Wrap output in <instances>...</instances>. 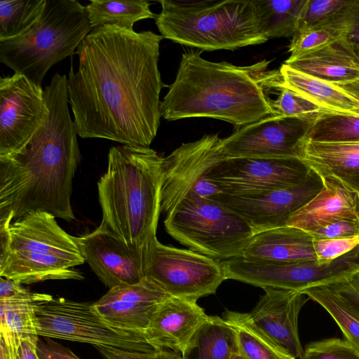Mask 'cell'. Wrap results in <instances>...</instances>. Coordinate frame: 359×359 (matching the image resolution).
<instances>
[{"label": "cell", "mask_w": 359, "mask_h": 359, "mask_svg": "<svg viewBox=\"0 0 359 359\" xmlns=\"http://www.w3.org/2000/svg\"><path fill=\"white\" fill-rule=\"evenodd\" d=\"M163 39L107 25L82 40L78 69L72 67L67 81L80 137L149 148L160 126V93L168 87L158 69Z\"/></svg>", "instance_id": "cell-1"}, {"label": "cell", "mask_w": 359, "mask_h": 359, "mask_svg": "<svg viewBox=\"0 0 359 359\" xmlns=\"http://www.w3.org/2000/svg\"><path fill=\"white\" fill-rule=\"evenodd\" d=\"M67 81L65 74L53 75L43 89L46 109L38 128L19 149L0 156V225L36 211L75 219L71 195L81 155Z\"/></svg>", "instance_id": "cell-2"}, {"label": "cell", "mask_w": 359, "mask_h": 359, "mask_svg": "<svg viewBox=\"0 0 359 359\" xmlns=\"http://www.w3.org/2000/svg\"><path fill=\"white\" fill-rule=\"evenodd\" d=\"M270 62L238 66L207 60L201 51L184 53L175 79L161 101V117L211 118L237 129L276 115L269 93L278 90L282 78L279 69H269Z\"/></svg>", "instance_id": "cell-3"}, {"label": "cell", "mask_w": 359, "mask_h": 359, "mask_svg": "<svg viewBox=\"0 0 359 359\" xmlns=\"http://www.w3.org/2000/svg\"><path fill=\"white\" fill-rule=\"evenodd\" d=\"M162 158L151 148L112 147L107 170L97 182L102 223L146 255L157 238Z\"/></svg>", "instance_id": "cell-4"}, {"label": "cell", "mask_w": 359, "mask_h": 359, "mask_svg": "<svg viewBox=\"0 0 359 359\" xmlns=\"http://www.w3.org/2000/svg\"><path fill=\"white\" fill-rule=\"evenodd\" d=\"M156 15L163 38L202 50H233L269 39L258 20L255 0H161Z\"/></svg>", "instance_id": "cell-5"}, {"label": "cell", "mask_w": 359, "mask_h": 359, "mask_svg": "<svg viewBox=\"0 0 359 359\" xmlns=\"http://www.w3.org/2000/svg\"><path fill=\"white\" fill-rule=\"evenodd\" d=\"M55 218L36 211L11 224L8 243L0 248V277L21 284L84 279L75 268L85 262L77 238L64 231Z\"/></svg>", "instance_id": "cell-6"}, {"label": "cell", "mask_w": 359, "mask_h": 359, "mask_svg": "<svg viewBox=\"0 0 359 359\" xmlns=\"http://www.w3.org/2000/svg\"><path fill=\"white\" fill-rule=\"evenodd\" d=\"M92 30L86 6L76 0H47L38 20L21 35L0 40V62L41 86L55 64L75 53Z\"/></svg>", "instance_id": "cell-7"}, {"label": "cell", "mask_w": 359, "mask_h": 359, "mask_svg": "<svg viewBox=\"0 0 359 359\" xmlns=\"http://www.w3.org/2000/svg\"><path fill=\"white\" fill-rule=\"evenodd\" d=\"M167 233L189 250L220 261L242 256L254 235L240 216L217 201L190 194L164 219Z\"/></svg>", "instance_id": "cell-8"}, {"label": "cell", "mask_w": 359, "mask_h": 359, "mask_svg": "<svg viewBox=\"0 0 359 359\" xmlns=\"http://www.w3.org/2000/svg\"><path fill=\"white\" fill-rule=\"evenodd\" d=\"M35 313L36 333L41 337L133 352L156 350L142 332L121 329L108 323L93 304L53 298L38 306Z\"/></svg>", "instance_id": "cell-9"}, {"label": "cell", "mask_w": 359, "mask_h": 359, "mask_svg": "<svg viewBox=\"0 0 359 359\" xmlns=\"http://www.w3.org/2000/svg\"><path fill=\"white\" fill-rule=\"evenodd\" d=\"M217 134L204 135L194 142L183 143L162 158L161 212L170 214L187 196L211 198L219 194L208 174L226 159Z\"/></svg>", "instance_id": "cell-10"}, {"label": "cell", "mask_w": 359, "mask_h": 359, "mask_svg": "<svg viewBox=\"0 0 359 359\" xmlns=\"http://www.w3.org/2000/svg\"><path fill=\"white\" fill-rule=\"evenodd\" d=\"M145 276L159 283L170 296L195 301L214 294L226 280L222 261L165 245L157 238L147 252Z\"/></svg>", "instance_id": "cell-11"}, {"label": "cell", "mask_w": 359, "mask_h": 359, "mask_svg": "<svg viewBox=\"0 0 359 359\" xmlns=\"http://www.w3.org/2000/svg\"><path fill=\"white\" fill-rule=\"evenodd\" d=\"M311 172L299 158H231L216 165L208 180L222 194L244 196L299 185Z\"/></svg>", "instance_id": "cell-12"}, {"label": "cell", "mask_w": 359, "mask_h": 359, "mask_svg": "<svg viewBox=\"0 0 359 359\" xmlns=\"http://www.w3.org/2000/svg\"><path fill=\"white\" fill-rule=\"evenodd\" d=\"M315 118L266 116L222 139V152L226 158H299L302 142Z\"/></svg>", "instance_id": "cell-13"}, {"label": "cell", "mask_w": 359, "mask_h": 359, "mask_svg": "<svg viewBox=\"0 0 359 359\" xmlns=\"http://www.w3.org/2000/svg\"><path fill=\"white\" fill-rule=\"evenodd\" d=\"M323 178L312 170L299 185L253 195L232 196L219 193L211 198L240 216L254 234L287 226L290 217L323 189Z\"/></svg>", "instance_id": "cell-14"}, {"label": "cell", "mask_w": 359, "mask_h": 359, "mask_svg": "<svg viewBox=\"0 0 359 359\" xmlns=\"http://www.w3.org/2000/svg\"><path fill=\"white\" fill-rule=\"evenodd\" d=\"M46 109L41 86L14 74L0 79V156L22 147L40 124Z\"/></svg>", "instance_id": "cell-15"}, {"label": "cell", "mask_w": 359, "mask_h": 359, "mask_svg": "<svg viewBox=\"0 0 359 359\" xmlns=\"http://www.w3.org/2000/svg\"><path fill=\"white\" fill-rule=\"evenodd\" d=\"M76 238L85 262L109 289L146 277V254L126 245L103 223Z\"/></svg>", "instance_id": "cell-16"}, {"label": "cell", "mask_w": 359, "mask_h": 359, "mask_svg": "<svg viewBox=\"0 0 359 359\" xmlns=\"http://www.w3.org/2000/svg\"><path fill=\"white\" fill-rule=\"evenodd\" d=\"M263 289L264 294L247 313L249 320L276 346L296 359H301L304 348L299 339L298 319L309 298L295 290L270 287Z\"/></svg>", "instance_id": "cell-17"}, {"label": "cell", "mask_w": 359, "mask_h": 359, "mask_svg": "<svg viewBox=\"0 0 359 359\" xmlns=\"http://www.w3.org/2000/svg\"><path fill=\"white\" fill-rule=\"evenodd\" d=\"M170 297L159 283L145 277L136 284L109 289L93 304L112 325L144 334L155 313Z\"/></svg>", "instance_id": "cell-18"}, {"label": "cell", "mask_w": 359, "mask_h": 359, "mask_svg": "<svg viewBox=\"0 0 359 359\" xmlns=\"http://www.w3.org/2000/svg\"><path fill=\"white\" fill-rule=\"evenodd\" d=\"M197 301L170 296L162 303L144 332L156 350L182 353L208 316Z\"/></svg>", "instance_id": "cell-19"}, {"label": "cell", "mask_w": 359, "mask_h": 359, "mask_svg": "<svg viewBox=\"0 0 359 359\" xmlns=\"http://www.w3.org/2000/svg\"><path fill=\"white\" fill-rule=\"evenodd\" d=\"M320 191L295 212L287 226L311 233L341 219L359 220V196L332 177H323Z\"/></svg>", "instance_id": "cell-20"}, {"label": "cell", "mask_w": 359, "mask_h": 359, "mask_svg": "<svg viewBox=\"0 0 359 359\" xmlns=\"http://www.w3.org/2000/svg\"><path fill=\"white\" fill-rule=\"evenodd\" d=\"M299 158L323 177H332L359 196V142L304 140Z\"/></svg>", "instance_id": "cell-21"}, {"label": "cell", "mask_w": 359, "mask_h": 359, "mask_svg": "<svg viewBox=\"0 0 359 359\" xmlns=\"http://www.w3.org/2000/svg\"><path fill=\"white\" fill-rule=\"evenodd\" d=\"M284 64L327 83L339 84L359 79V59L344 38Z\"/></svg>", "instance_id": "cell-22"}, {"label": "cell", "mask_w": 359, "mask_h": 359, "mask_svg": "<svg viewBox=\"0 0 359 359\" xmlns=\"http://www.w3.org/2000/svg\"><path fill=\"white\" fill-rule=\"evenodd\" d=\"M313 237L300 229L285 226L253 235L242 257L280 262L316 260Z\"/></svg>", "instance_id": "cell-23"}, {"label": "cell", "mask_w": 359, "mask_h": 359, "mask_svg": "<svg viewBox=\"0 0 359 359\" xmlns=\"http://www.w3.org/2000/svg\"><path fill=\"white\" fill-rule=\"evenodd\" d=\"M53 298L27 289L13 298L0 301V336L10 348L16 351L22 339L39 341L35 311Z\"/></svg>", "instance_id": "cell-24"}, {"label": "cell", "mask_w": 359, "mask_h": 359, "mask_svg": "<svg viewBox=\"0 0 359 359\" xmlns=\"http://www.w3.org/2000/svg\"><path fill=\"white\" fill-rule=\"evenodd\" d=\"M279 71L282 81L278 88H289L324 111L359 116V101L335 84L296 71L284 63Z\"/></svg>", "instance_id": "cell-25"}, {"label": "cell", "mask_w": 359, "mask_h": 359, "mask_svg": "<svg viewBox=\"0 0 359 359\" xmlns=\"http://www.w3.org/2000/svg\"><path fill=\"white\" fill-rule=\"evenodd\" d=\"M239 351L235 329L223 318L209 316L182 353V359H231Z\"/></svg>", "instance_id": "cell-26"}, {"label": "cell", "mask_w": 359, "mask_h": 359, "mask_svg": "<svg viewBox=\"0 0 359 359\" xmlns=\"http://www.w3.org/2000/svg\"><path fill=\"white\" fill-rule=\"evenodd\" d=\"M86 9L92 29L110 25L133 31L137 21L156 17L149 2L144 0H91Z\"/></svg>", "instance_id": "cell-27"}, {"label": "cell", "mask_w": 359, "mask_h": 359, "mask_svg": "<svg viewBox=\"0 0 359 359\" xmlns=\"http://www.w3.org/2000/svg\"><path fill=\"white\" fill-rule=\"evenodd\" d=\"M306 0H255L262 30L268 39L293 36Z\"/></svg>", "instance_id": "cell-28"}, {"label": "cell", "mask_w": 359, "mask_h": 359, "mask_svg": "<svg viewBox=\"0 0 359 359\" xmlns=\"http://www.w3.org/2000/svg\"><path fill=\"white\" fill-rule=\"evenodd\" d=\"M222 318L235 329L238 349L245 359H296L264 335L246 313L225 310Z\"/></svg>", "instance_id": "cell-29"}, {"label": "cell", "mask_w": 359, "mask_h": 359, "mask_svg": "<svg viewBox=\"0 0 359 359\" xmlns=\"http://www.w3.org/2000/svg\"><path fill=\"white\" fill-rule=\"evenodd\" d=\"M302 292L328 313L345 339L359 351V311L330 285L308 288Z\"/></svg>", "instance_id": "cell-30"}, {"label": "cell", "mask_w": 359, "mask_h": 359, "mask_svg": "<svg viewBox=\"0 0 359 359\" xmlns=\"http://www.w3.org/2000/svg\"><path fill=\"white\" fill-rule=\"evenodd\" d=\"M316 142H359V116L322 111L304 138Z\"/></svg>", "instance_id": "cell-31"}, {"label": "cell", "mask_w": 359, "mask_h": 359, "mask_svg": "<svg viewBox=\"0 0 359 359\" xmlns=\"http://www.w3.org/2000/svg\"><path fill=\"white\" fill-rule=\"evenodd\" d=\"M47 0H1L0 40L18 36L41 15Z\"/></svg>", "instance_id": "cell-32"}, {"label": "cell", "mask_w": 359, "mask_h": 359, "mask_svg": "<svg viewBox=\"0 0 359 359\" xmlns=\"http://www.w3.org/2000/svg\"><path fill=\"white\" fill-rule=\"evenodd\" d=\"M354 2L355 0H306L297 31L326 26L346 28V21Z\"/></svg>", "instance_id": "cell-33"}, {"label": "cell", "mask_w": 359, "mask_h": 359, "mask_svg": "<svg viewBox=\"0 0 359 359\" xmlns=\"http://www.w3.org/2000/svg\"><path fill=\"white\" fill-rule=\"evenodd\" d=\"M345 29L341 27L326 26L297 31L292 37L288 58L306 54L341 39Z\"/></svg>", "instance_id": "cell-34"}, {"label": "cell", "mask_w": 359, "mask_h": 359, "mask_svg": "<svg viewBox=\"0 0 359 359\" xmlns=\"http://www.w3.org/2000/svg\"><path fill=\"white\" fill-rule=\"evenodd\" d=\"M278 91V97L271 101L276 115L315 118L324 111L311 100L289 88L280 87Z\"/></svg>", "instance_id": "cell-35"}, {"label": "cell", "mask_w": 359, "mask_h": 359, "mask_svg": "<svg viewBox=\"0 0 359 359\" xmlns=\"http://www.w3.org/2000/svg\"><path fill=\"white\" fill-rule=\"evenodd\" d=\"M301 359H359V351L345 339L325 338L308 343Z\"/></svg>", "instance_id": "cell-36"}, {"label": "cell", "mask_w": 359, "mask_h": 359, "mask_svg": "<svg viewBox=\"0 0 359 359\" xmlns=\"http://www.w3.org/2000/svg\"><path fill=\"white\" fill-rule=\"evenodd\" d=\"M359 246V236L343 238L313 240L317 260L329 262L351 252Z\"/></svg>", "instance_id": "cell-37"}, {"label": "cell", "mask_w": 359, "mask_h": 359, "mask_svg": "<svg viewBox=\"0 0 359 359\" xmlns=\"http://www.w3.org/2000/svg\"><path fill=\"white\" fill-rule=\"evenodd\" d=\"M313 238H343L359 236V220L341 219L309 233Z\"/></svg>", "instance_id": "cell-38"}, {"label": "cell", "mask_w": 359, "mask_h": 359, "mask_svg": "<svg viewBox=\"0 0 359 359\" xmlns=\"http://www.w3.org/2000/svg\"><path fill=\"white\" fill-rule=\"evenodd\" d=\"M105 359H182V355L168 348L149 353L133 352L112 348L97 347Z\"/></svg>", "instance_id": "cell-39"}, {"label": "cell", "mask_w": 359, "mask_h": 359, "mask_svg": "<svg viewBox=\"0 0 359 359\" xmlns=\"http://www.w3.org/2000/svg\"><path fill=\"white\" fill-rule=\"evenodd\" d=\"M37 352L40 359H81L69 348L48 337L39 339Z\"/></svg>", "instance_id": "cell-40"}, {"label": "cell", "mask_w": 359, "mask_h": 359, "mask_svg": "<svg viewBox=\"0 0 359 359\" xmlns=\"http://www.w3.org/2000/svg\"><path fill=\"white\" fill-rule=\"evenodd\" d=\"M343 38L359 59V0L351 8Z\"/></svg>", "instance_id": "cell-41"}, {"label": "cell", "mask_w": 359, "mask_h": 359, "mask_svg": "<svg viewBox=\"0 0 359 359\" xmlns=\"http://www.w3.org/2000/svg\"><path fill=\"white\" fill-rule=\"evenodd\" d=\"M330 285L359 311V271Z\"/></svg>", "instance_id": "cell-42"}, {"label": "cell", "mask_w": 359, "mask_h": 359, "mask_svg": "<svg viewBox=\"0 0 359 359\" xmlns=\"http://www.w3.org/2000/svg\"><path fill=\"white\" fill-rule=\"evenodd\" d=\"M27 288L22 284L13 280L0 277V301L13 298L22 292Z\"/></svg>", "instance_id": "cell-43"}, {"label": "cell", "mask_w": 359, "mask_h": 359, "mask_svg": "<svg viewBox=\"0 0 359 359\" xmlns=\"http://www.w3.org/2000/svg\"><path fill=\"white\" fill-rule=\"evenodd\" d=\"M37 342L32 339H22L14 355V359H40L37 352Z\"/></svg>", "instance_id": "cell-44"}, {"label": "cell", "mask_w": 359, "mask_h": 359, "mask_svg": "<svg viewBox=\"0 0 359 359\" xmlns=\"http://www.w3.org/2000/svg\"><path fill=\"white\" fill-rule=\"evenodd\" d=\"M335 85L359 101V79Z\"/></svg>", "instance_id": "cell-45"}, {"label": "cell", "mask_w": 359, "mask_h": 359, "mask_svg": "<svg viewBox=\"0 0 359 359\" xmlns=\"http://www.w3.org/2000/svg\"><path fill=\"white\" fill-rule=\"evenodd\" d=\"M15 353L8 346L4 338L0 336V359H14Z\"/></svg>", "instance_id": "cell-46"}, {"label": "cell", "mask_w": 359, "mask_h": 359, "mask_svg": "<svg viewBox=\"0 0 359 359\" xmlns=\"http://www.w3.org/2000/svg\"><path fill=\"white\" fill-rule=\"evenodd\" d=\"M231 359H245V358L243 356V355L240 353V351H238V352H236L232 357Z\"/></svg>", "instance_id": "cell-47"}]
</instances>
